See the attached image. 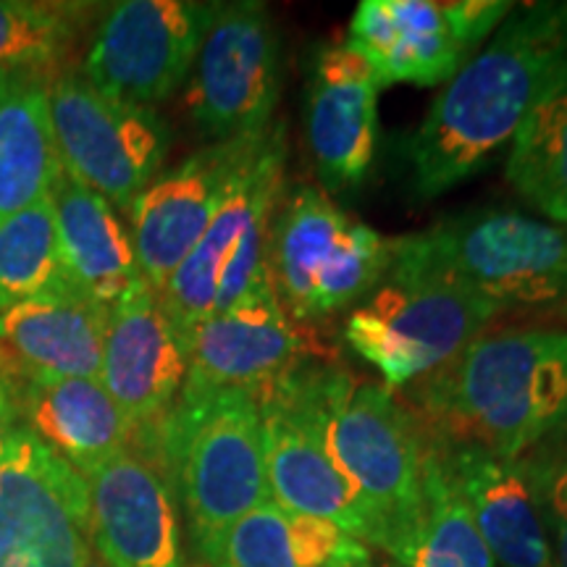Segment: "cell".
<instances>
[{"mask_svg": "<svg viewBox=\"0 0 567 567\" xmlns=\"http://www.w3.org/2000/svg\"><path fill=\"white\" fill-rule=\"evenodd\" d=\"M567 82V0L515 6L446 82L408 142L415 189L436 197L484 172L551 90Z\"/></svg>", "mask_w": 567, "mask_h": 567, "instance_id": "6da1fadb", "label": "cell"}, {"mask_svg": "<svg viewBox=\"0 0 567 567\" xmlns=\"http://www.w3.org/2000/svg\"><path fill=\"white\" fill-rule=\"evenodd\" d=\"M413 417L436 444H476L523 457L567 434V331L481 334L410 384Z\"/></svg>", "mask_w": 567, "mask_h": 567, "instance_id": "7a4b0ae2", "label": "cell"}, {"mask_svg": "<svg viewBox=\"0 0 567 567\" xmlns=\"http://www.w3.org/2000/svg\"><path fill=\"white\" fill-rule=\"evenodd\" d=\"M132 446L158 460L172 478L200 567L216 565L226 534L271 502L252 392L234 389L200 402H176L166 421L134 436Z\"/></svg>", "mask_w": 567, "mask_h": 567, "instance_id": "3957f363", "label": "cell"}, {"mask_svg": "<svg viewBox=\"0 0 567 567\" xmlns=\"http://www.w3.org/2000/svg\"><path fill=\"white\" fill-rule=\"evenodd\" d=\"M300 386L323 446L375 517V547L396 555L423 505L425 439L413 413L384 384L337 365H302Z\"/></svg>", "mask_w": 567, "mask_h": 567, "instance_id": "277c9868", "label": "cell"}, {"mask_svg": "<svg viewBox=\"0 0 567 567\" xmlns=\"http://www.w3.org/2000/svg\"><path fill=\"white\" fill-rule=\"evenodd\" d=\"M386 276L450 284L502 313L567 302V226L499 208L460 213L392 239Z\"/></svg>", "mask_w": 567, "mask_h": 567, "instance_id": "5b68a950", "label": "cell"}, {"mask_svg": "<svg viewBox=\"0 0 567 567\" xmlns=\"http://www.w3.org/2000/svg\"><path fill=\"white\" fill-rule=\"evenodd\" d=\"M287 166V126L274 124L264 151L218 208L208 229L163 284V310L182 339L205 318L274 289L268 239Z\"/></svg>", "mask_w": 567, "mask_h": 567, "instance_id": "8992f818", "label": "cell"}, {"mask_svg": "<svg viewBox=\"0 0 567 567\" xmlns=\"http://www.w3.org/2000/svg\"><path fill=\"white\" fill-rule=\"evenodd\" d=\"M392 239L354 221L313 184L281 195L268 239L274 289L305 326L344 313L384 281Z\"/></svg>", "mask_w": 567, "mask_h": 567, "instance_id": "52a82bcc", "label": "cell"}, {"mask_svg": "<svg viewBox=\"0 0 567 567\" xmlns=\"http://www.w3.org/2000/svg\"><path fill=\"white\" fill-rule=\"evenodd\" d=\"M499 313L492 302L450 284L384 276L347 318L344 342L394 392L442 368Z\"/></svg>", "mask_w": 567, "mask_h": 567, "instance_id": "ba28073f", "label": "cell"}, {"mask_svg": "<svg viewBox=\"0 0 567 567\" xmlns=\"http://www.w3.org/2000/svg\"><path fill=\"white\" fill-rule=\"evenodd\" d=\"M48 97L63 172L116 210H130L172 145L158 113L103 95L74 69L51 74Z\"/></svg>", "mask_w": 567, "mask_h": 567, "instance_id": "9c48e42d", "label": "cell"}, {"mask_svg": "<svg viewBox=\"0 0 567 567\" xmlns=\"http://www.w3.org/2000/svg\"><path fill=\"white\" fill-rule=\"evenodd\" d=\"M281 92L279 32L266 3H221L184 90L189 122L205 140L226 142L274 126Z\"/></svg>", "mask_w": 567, "mask_h": 567, "instance_id": "30bf717a", "label": "cell"}, {"mask_svg": "<svg viewBox=\"0 0 567 567\" xmlns=\"http://www.w3.org/2000/svg\"><path fill=\"white\" fill-rule=\"evenodd\" d=\"M0 567H95L84 476L24 425L0 446Z\"/></svg>", "mask_w": 567, "mask_h": 567, "instance_id": "8fae6325", "label": "cell"}, {"mask_svg": "<svg viewBox=\"0 0 567 567\" xmlns=\"http://www.w3.org/2000/svg\"><path fill=\"white\" fill-rule=\"evenodd\" d=\"M509 0H363L344 45L363 55L381 90L450 82L513 13Z\"/></svg>", "mask_w": 567, "mask_h": 567, "instance_id": "7c38bea8", "label": "cell"}, {"mask_svg": "<svg viewBox=\"0 0 567 567\" xmlns=\"http://www.w3.org/2000/svg\"><path fill=\"white\" fill-rule=\"evenodd\" d=\"M221 3L124 0L111 6L84 55L82 74L116 101L153 109L187 84Z\"/></svg>", "mask_w": 567, "mask_h": 567, "instance_id": "4fadbf2b", "label": "cell"}, {"mask_svg": "<svg viewBox=\"0 0 567 567\" xmlns=\"http://www.w3.org/2000/svg\"><path fill=\"white\" fill-rule=\"evenodd\" d=\"M271 130L210 142L168 174L155 176L132 203L130 234L140 274L153 292H161L168 276L200 243L213 216L264 151Z\"/></svg>", "mask_w": 567, "mask_h": 567, "instance_id": "5bb4252c", "label": "cell"}, {"mask_svg": "<svg viewBox=\"0 0 567 567\" xmlns=\"http://www.w3.org/2000/svg\"><path fill=\"white\" fill-rule=\"evenodd\" d=\"M184 347L187 379L176 402H200L234 389L258 394L329 352L310 326L284 310L276 289L205 318L184 337Z\"/></svg>", "mask_w": 567, "mask_h": 567, "instance_id": "9a60e30c", "label": "cell"}, {"mask_svg": "<svg viewBox=\"0 0 567 567\" xmlns=\"http://www.w3.org/2000/svg\"><path fill=\"white\" fill-rule=\"evenodd\" d=\"M258 396L264 425L266 478L271 502L292 515L323 517L360 542H379V526L326 452L313 410L300 386V368L268 384Z\"/></svg>", "mask_w": 567, "mask_h": 567, "instance_id": "2e32d148", "label": "cell"}, {"mask_svg": "<svg viewBox=\"0 0 567 567\" xmlns=\"http://www.w3.org/2000/svg\"><path fill=\"white\" fill-rule=\"evenodd\" d=\"M92 549L105 567H187L172 478L137 446L84 476Z\"/></svg>", "mask_w": 567, "mask_h": 567, "instance_id": "e0dca14e", "label": "cell"}, {"mask_svg": "<svg viewBox=\"0 0 567 567\" xmlns=\"http://www.w3.org/2000/svg\"><path fill=\"white\" fill-rule=\"evenodd\" d=\"M187 379V347L161 297L140 281L111 305L101 384L134 425V436L158 429Z\"/></svg>", "mask_w": 567, "mask_h": 567, "instance_id": "ac0fdd59", "label": "cell"}, {"mask_svg": "<svg viewBox=\"0 0 567 567\" xmlns=\"http://www.w3.org/2000/svg\"><path fill=\"white\" fill-rule=\"evenodd\" d=\"M379 92L373 69L347 45L321 48L316 55L305 132L326 193H350L371 174L379 145Z\"/></svg>", "mask_w": 567, "mask_h": 567, "instance_id": "d6986e66", "label": "cell"}, {"mask_svg": "<svg viewBox=\"0 0 567 567\" xmlns=\"http://www.w3.org/2000/svg\"><path fill=\"white\" fill-rule=\"evenodd\" d=\"M429 444L463 496L496 567H555L530 460L502 457L476 444Z\"/></svg>", "mask_w": 567, "mask_h": 567, "instance_id": "ffe728a7", "label": "cell"}, {"mask_svg": "<svg viewBox=\"0 0 567 567\" xmlns=\"http://www.w3.org/2000/svg\"><path fill=\"white\" fill-rule=\"evenodd\" d=\"M109 310L76 289L13 305L0 313V354L27 381L101 379Z\"/></svg>", "mask_w": 567, "mask_h": 567, "instance_id": "44dd1931", "label": "cell"}, {"mask_svg": "<svg viewBox=\"0 0 567 567\" xmlns=\"http://www.w3.org/2000/svg\"><path fill=\"white\" fill-rule=\"evenodd\" d=\"M55 229L71 287L111 308L142 279L130 226L103 195L63 172L53 193Z\"/></svg>", "mask_w": 567, "mask_h": 567, "instance_id": "7402d4cb", "label": "cell"}, {"mask_svg": "<svg viewBox=\"0 0 567 567\" xmlns=\"http://www.w3.org/2000/svg\"><path fill=\"white\" fill-rule=\"evenodd\" d=\"M21 423L82 476L134 444V425L101 379L27 381Z\"/></svg>", "mask_w": 567, "mask_h": 567, "instance_id": "603a6c76", "label": "cell"}, {"mask_svg": "<svg viewBox=\"0 0 567 567\" xmlns=\"http://www.w3.org/2000/svg\"><path fill=\"white\" fill-rule=\"evenodd\" d=\"M48 90L45 71L0 69V221L51 197L63 174Z\"/></svg>", "mask_w": 567, "mask_h": 567, "instance_id": "cb8c5ba5", "label": "cell"}, {"mask_svg": "<svg viewBox=\"0 0 567 567\" xmlns=\"http://www.w3.org/2000/svg\"><path fill=\"white\" fill-rule=\"evenodd\" d=\"M394 559L408 567H496L463 496L429 442L423 460L421 515Z\"/></svg>", "mask_w": 567, "mask_h": 567, "instance_id": "d4e9b609", "label": "cell"}, {"mask_svg": "<svg viewBox=\"0 0 567 567\" xmlns=\"http://www.w3.org/2000/svg\"><path fill=\"white\" fill-rule=\"evenodd\" d=\"M505 176L523 200L567 226V82L551 90L515 132Z\"/></svg>", "mask_w": 567, "mask_h": 567, "instance_id": "484cf974", "label": "cell"}, {"mask_svg": "<svg viewBox=\"0 0 567 567\" xmlns=\"http://www.w3.org/2000/svg\"><path fill=\"white\" fill-rule=\"evenodd\" d=\"M74 289L55 229L53 200L45 197L32 208L0 221V313L42 295Z\"/></svg>", "mask_w": 567, "mask_h": 567, "instance_id": "4316f807", "label": "cell"}, {"mask_svg": "<svg viewBox=\"0 0 567 567\" xmlns=\"http://www.w3.org/2000/svg\"><path fill=\"white\" fill-rule=\"evenodd\" d=\"M82 11L80 3L0 0V69L61 71L80 34Z\"/></svg>", "mask_w": 567, "mask_h": 567, "instance_id": "83f0119b", "label": "cell"}, {"mask_svg": "<svg viewBox=\"0 0 567 567\" xmlns=\"http://www.w3.org/2000/svg\"><path fill=\"white\" fill-rule=\"evenodd\" d=\"M213 567H300L295 559L289 515L276 502L255 507L224 538Z\"/></svg>", "mask_w": 567, "mask_h": 567, "instance_id": "f1b7e54d", "label": "cell"}, {"mask_svg": "<svg viewBox=\"0 0 567 567\" xmlns=\"http://www.w3.org/2000/svg\"><path fill=\"white\" fill-rule=\"evenodd\" d=\"M289 515L295 559L300 567H371V549L337 523L310 515Z\"/></svg>", "mask_w": 567, "mask_h": 567, "instance_id": "f546056e", "label": "cell"}, {"mask_svg": "<svg viewBox=\"0 0 567 567\" xmlns=\"http://www.w3.org/2000/svg\"><path fill=\"white\" fill-rule=\"evenodd\" d=\"M536 478L544 526L551 536V563L567 567V457L555 465H536Z\"/></svg>", "mask_w": 567, "mask_h": 567, "instance_id": "4dcf8cb0", "label": "cell"}, {"mask_svg": "<svg viewBox=\"0 0 567 567\" xmlns=\"http://www.w3.org/2000/svg\"><path fill=\"white\" fill-rule=\"evenodd\" d=\"M24 389L27 379L0 354V446L13 431L21 429L24 413Z\"/></svg>", "mask_w": 567, "mask_h": 567, "instance_id": "1f68e13d", "label": "cell"}, {"mask_svg": "<svg viewBox=\"0 0 567 567\" xmlns=\"http://www.w3.org/2000/svg\"><path fill=\"white\" fill-rule=\"evenodd\" d=\"M371 567H373V565H371Z\"/></svg>", "mask_w": 567, "mask_h": 567, "instance_id": "d6a6232c", "label": "cell"}]
</instances>
